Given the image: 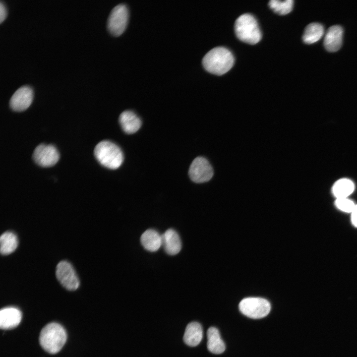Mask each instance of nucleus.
<instances>
[{"label": "nucleus", "instance_id": "obj_1", "mask_svg": "<svg viewBox=\"0 0 357 357\" xmlns=\"http://www.w3.org/2000/svg\"><path fill=\"white\" fill-rule=\"evenodd\" d=\"M234 63L233 55L228 49L215 47L209 51L203 57L202 64L208 72L221 75L227 72Z\"/></svg>", "mask_w": 357, "mask_h": 357}, {"label": "nucleus", "instance_id": "obj_2", "mask_svg": "<svg viewBox=\"0 0 357 357\" xmlns=\"http://www.w3.org/2000/svg\"><path fill=\"white\" fill-rule=\"evenodd\" d=\"M67 338L64 328L57 323L46 325L41 330L39 342L47 352L55 354L58 353L64 346Z\"/></svg>", "mask_w": 357, "mask_h": 357}, {"label": "nucleus", "instance_id": "obj_3", "mask_svg": "<svg viewBox=\"0 0 357 357\" xmlns=\"http://www.w3.org/2000/svg\"><path fill=\"white\" fill-rule=\"evenodd\" d=\"M94 153L97 161L104 167L115 170L119 168L123 161L120 148L109 140H103L95 147Z\"/></svg>", "mask_w": 357, "mask_h": 357}, {"label": "nucleus", "instance_id": "obj_4", "mask_svg": "<svg viewBox=\"0 0 357 357\" xmlns=\"http://www.w3.org/2000/svg\"><path fill=\"white\" fill-rule=\"evenodd\" d=\"M235 31L236 36L240 41L249 44H255L261 38L257 20L249 13L243 14L237 19Z\"/></svg>", "mask_w": 357, "mask_h": 357}, {"label": "nucleus", "instance_id": "obj_5", "mask_svg": "<svg viewBox=\"0 0 357 357\" xmlns=\"http://www.w3.org/2000/svg\"><path fill=\"white\" fill-rule=\"evenodd\" d=\"M238 307L243 315L253 319L263 318L271 310L270 303L267 299L256 297L243 298L239 302Z\"/></svg>", "mask_w": 357, "mask_h": 357}, {"label": "nucleus", "instance_id": "obj_6", "mask_svg": "<svg viewBox=\"0 0 357 357\" xmlns=\"http://www.w3.org/2000/svg\"><path fill=\"white\" fill-rule=\"evenodd\" d=\"M128 18V10L123 3L114 7L109 15L107 26L109 31L115 36L122 34L125 30Z\"/></svg>", "mask_w": 357, "mask_h": 357}, {"label": "nucleus", "instance_id": "obj_7", "mask_svg": "<svg viewBox=\"0 0 357 357\" xmlns=\"http://www.w3.org/2000/svg\"><path fill=\"white\" fill-rule=\"evenodd\" d=\"M214 174L213 168L208 160L203 157H197L192 162L188 171L190 178L194 182L208 181Z\"/></svg>", "mask_w": 357, "mask_h": 357}, {"label": "nucleus", "instance_id": "obj_8", "mask_svg": "<svg viewBox=\"0 0 357 357\" xmlns=\"http://www.w3.org/2000/svg\"><path fill=\"white\" fill-rule=\"evenodd\" d=\"M56 276L61 285L69 291L76 290L79 281L71 264L67 261L60 262L56 268Z\"/></svg>", "mask_w": 357, "mask_h": 357}, {"label": "nucleus", "instance_id": "obj_9", "mask_svg": "<svg viewBox=\"0 0 357 357\" xmlns=\"http://www.w3.org/2000/svg\"><path fill=\"white\" fill-rule=\"evenodd\" d=\"M59 158L58 150L52 145L40 144L36 147L33 153L34 162L42 167L54 166Z\"/></svg>", "mask_w": 357, "mask_h": 357}, {"label": "nucleus", "instance_id": "obj_10", "mask_svg": "<svg viewBox=\"0 0 357 357\" xmlns=\"http://www.w3.org/2000/svg\"><path fill=\"white\" fill-rule=\"evenodd\" d=\"M33 98L32 89L28 86H22L11 96L9 101L10 107L14 111H23L30 106Z\"/></svg>", "mask_w": 357, "mask_h": 357}, {"label": "nucleus", "instance_id": "obj_11", "mask_svg": "<svg viewBox=\"0 0 357 357\" xmlns=\"http://www.w3.org/2000/svg\"><path fill=\"white\" fill-rule=\"evenodd\" d=\"M343 29L340 25L331 26L327 31L324 40V46L327 51L335 52L338 51L342 44Z\"/></svg>", "mask_w": 357, "mask_h": 357}, {"label": "nucleus", "instance_id": "obj_12", "mask_svg": "<svg viewBox=\"0 0 357 357\" xmlns=\"http://www.w3.org/2000/svg\"><path fill=\"white\" fill-rule=\"evenodd\" d=\"M162 237V246L171 255H176L181 249V241L178 233L172 229L167 230Z\"/></svg>", "mask_w": 357, "mask_h": 357}, {"label": "nucleus", "instance_id": "obj_13", "mask_svg": "<svg viewBox=\"0 0 357 357\" xmlns=\"http://www.w3.org/2000/svg\"><path fill=\"white\" fill-rule=\"evenodd\" d=\"M21 311L14 307H7L0 311V327L2 329H10L17 326L21 320Z\"/></svg>", "mask_w": 357, "mask_h": 357}, {"label": "nucleus", "instance_id": "obj_14", "mask_svg": "<svg viewBox=\"0 0 357 357\" xmlns=\"http://www.w3.org/2000/svg\"><path fill=\"white\" fill-rule=\"evenodd\" d=\"M119 122L123 130L127 134H133L140 128L142 121L140 118L133 111L126 110L119 117Z\"/></svg>", "mask_w": 357, "mask_h": 357}, {"label": "nucleus", "instance_id": "obj_15", "mask_svg": "<svg viewBox=\"0 0 357 357\" xmlns=\"http://www.w3.org/2000/svg\"><path fill=\"white\" fill-rule=\"evenodd\" d=\"M202 337L203 330L201 324L197 322H192L187 325L183 339L188 346L195 347L200 343Z\"/></svg>", "mask_w": 357, "mask_h": 357}, {"label": "nucleus", "instance_id": "obj_16", "mask_svg": "<svg viewBox=\"0 0 357 357\" xmlns=\"http://www.w3.org/2000/svg\"><path fill=\"white\" fill-rule=\"evenodd\" d=\"M140 241L144 248L151 252L156 251L162 246L161 235L153 229L145 231L141 236Z\"/></svg>", "mask_w": 357, "mask_h": 357}, {"label": "nucleus", "instance_id": "obj_17", "mask_svg": "<svg viewBox=\"0 0 357 357\" xmlns=\"http://www.w3.org/2000/svg\"><path fill=\"white\" fill-rule=\"evenodd\" d=\"M207 335L208 350L215 354L223 353L226 347L219 330L215 327H211L208 329Z\"/></svg>", "mask_w": 357, "mask_h": 357}, {"label": "nucleus", "instance_id": "obj_18", "mask_svg": "<svg viewBox=\"0 0 357 357\" xmlns=\"http://www.w3.org/2000/svg\"><path fill=\"white\" fill-rule=\"evenodd\" d=\"M324 34L323 26L319 23H311L305 28L302 40L307 44L314 43L319 41Z\"/></svg>", "mask_w": 357, "mask_h": 357}, {"label": "nucleus", "instance_id": "obj_19", "mask_svg": "<svg viewBox=\"0 0 357 357\" xmlns=\"http://www.w3.org/2000/svg\"><path fill=\"white\" fill-rule=\"evenodd\" d=\"M355 189L354 182L347 178H342L337 180L333 185L332 192L337 198H348Z\"/></svg>", "mask_w": 357, "mask_h": 357}, {"label": "nucleus", "instance_id": "obj_20", "mask_svg": "<svg viewBox=\"0 0 357 357\" xmlns=\"http://www.w3.org/2000/svg\"><path fill=\"white\" fill-rule=\"evenodd\" d=\"M0 253L2 255H8L15 250L18 241L16 235L12 232L3 233L0 238Z\"/></svg>", "mask_w": 357, "mask_h": 357}, {"label": "nucleus", "instance_id": "obj_21", "mask_svg": "<svg viewBox=\"0 0 357 357\" xmlns=\"http://www.w3.org/2000/svg\"><path fill=\"white\" fill-rule=\"evenodd\" d=\"M268 4L270 8L275 13L280 15H285L292 10L294 1L293 0L283 1L271 0L269 1Z\"/></svg>", "mask_w": 357, "mask_h": 357}, {"label": "nucleus", "instance_id": "obj_22", "mask_svg": "<svg viewBox=\"0 0 357 357\" xmlns=\"http://www.w3.org/2000/svg\"><path fill=\"white\" fill-rule=\"evenodd\" d=\"M335 203L339 210L346 213H351L356 206L354 202L348 198H337Z\"/></svg>", "mask_w": 357, "mask_h": 357}, {"label": "nucleus", "instance_id": "obj_23", "mask_svg": "<svg viewBox=\"0 0 357 357\" xmlns=\"http://www.w3.org/2000/svg\"><path fill=\"white\" fill-rule=\"evenodd\" d=\"M7 15L6 7L1 1L0 3V22L1 23L5 18Z\"/></svg>", "mask_w": 357, "mask_h": 357}, {"label": "nucleus", "instance_id": "obj_24", "mask_svg": "<svg viewBox=\"0 0 357 357\" xmlns=\"http://www.w3.org/2000/svg\"><path fill=\"white\" fill-rule=\"evenodd\" d=\"M351 214L352 223L355 227H357V205H356Z\"/></svg>", "mask_w": 357, "mask_h": 357}]
</instances>
